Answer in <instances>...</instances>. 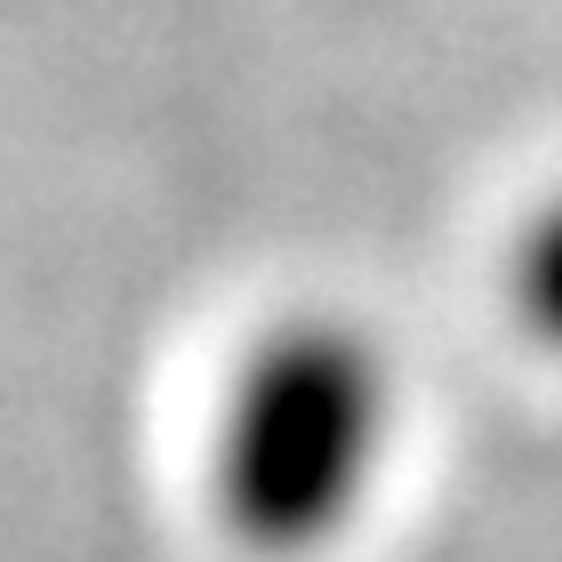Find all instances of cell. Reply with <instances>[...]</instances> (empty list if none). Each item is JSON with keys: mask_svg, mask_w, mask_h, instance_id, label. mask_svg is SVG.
Returning <instances> with one entry per match:
<instances>
[{"mask_svg": "<svg viewBox=\"0 0 562 562\" xmlns=\"http://www.w3.org/2000/svg\"><path fill=\"white\" fill-rule=\"evenodd\" d=\"M394 362L346 314H281L225 378L210 434L217 522L249 554L297 562L338 547L394 458Z\"/></svg>", "mask_w": 562, "mask_h": 562, "instance_id": "obj_1", "label": "cell"}, {"mask_svg": "<svg viewBox=\"0 0 562 562\" xmlns=\"http://www.w3.org/2000/svg\"><path fill=\"white\" fill-rule=\"evenodd\" d=\"M506 297H515L522 329L547 353H562V193L530 201V217L515 225V249H506Z\"/></svg>", "mask_w": 562, "mask_h": 562, "instance_id": "obj_2", "label": "cell"}]
</instances>
